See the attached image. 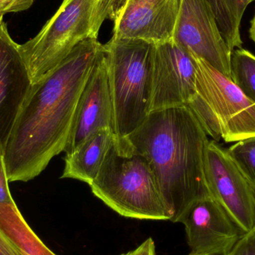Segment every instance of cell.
<instances>
[{
	"mask_svg": "<svg viewBox=\"0 0 255 255\" xmlns=\"http://www.w3.org/2000/svg\"><path fill=\"white\" fill-rule=\"evenodd\" d=\"M191 55L196 65V94L187 106L207 134L226 142L255 136V103L231 78Z\"/></svg>",
	"mask_w": 255,
	"mask_h": 255,
	"instance_id": "8992f818",
	"label": "cell"
},
{
	"mask_svg": "<svg viewBox=\"0 0 255 255\" xmlns=\"http://www.w3.org/2000/svg\"><path fill=\"white\" fill-rule=\"evenodd\" d=\"M89 186L94 196L123 217L171 220L149 163L127 138L115 136L98 175Z\"/></svg>",
	"mask_w": 255,
	"mask_h": 255,
	"instance_id": "3957f363",
	"label": "cell"
},
{
	"mask_svg": "<svg viewBox=\"0 0 255 255\" xmlns=\"http://www.w3.org/2000/svg\"><path fill=\"white\" fill-rule=\"evenodd\" d=\"M103 48L98 39L84 40L31 85L4 146L9 181L33 179L64 151L79 98Z\"/></svg>",
	"mask_w": 255,
	"mask_h": 255,
	"instance_id": "6da1fadb",
	"label": "cell"
},
{
	"mask_svg": "<svg viewBox=\"0 0 255 255\" xmlns=\"http://www.w3.org/2000/svg\"><path fill=\"white\" fill-rule=\"evenodd\" d=\"M228 255H255V227L245 234Z\"/></svg>",
	"mask_w": 255,
	"mask_h": 255,
	"instance_id": "ffe728a7",
	"label": "cell"
},
{
	"mask_svg": "<svg viewBox=\"0 0 255 255\" xmlns=\"http://www.w3.org/2000/svg\"><path fill=\"white\" fill-rule=\"evenodd\" d=\"M230 52L243 48L241 25L247 7L240 0H208Z\"/></svg>",
	"mask_w": 255,
	"mask_h": 255,
	"instance_id": "2e32d148",
	"label": "cell"
},
{
	"mask_svg": "<svg viewBox=\"0 0 255 255\" xmlns=\"http://www.w3.org/2000/svg\"></svg>",
	"mask_w": 255,
	"mask_h": 255,
	"instance_id": "f1b7e54d",
	"label": "cell"
},
{
	"mask_svg": "<svg viewBox=\"0 0 255 255\" xmlns=\"http://www.w3.org/2000/svg\"><path fill=\"white\" fill-rule=\"evenodd\" d=\"M0 255H21L7 235L0 229Z\"/></svg>",
	"mask_w": 255,
	"mask_h": 255,
	"instance_id": "7402d4cb",
	"label": "cell"
},
{
	"mask_svg": "<svg viewBox=\"0 0 255 255\" xmlns=\"http://www.w3.org/2000/svg\"><path fill=\"white\" fill-rule=\"evenodd\" d=\"M125 138L149 163L170 221L178 223L193 202L211 195L204 172L210 139L187 106L151 112Z\"/></svg>",
	"mask_w": 255,
	"mask_h": 255,
	"instance_id": "7a4b0ae2",
	"label": "cell"
},
{
	"mask_svg": "<svg viewBox=\"0 0 255 255\" xmlns=\"http://www.w3.org/2000/svg\"><path fill=\"white\" fill-rule=\"evenodd\" d=\"M103 128L113 130V106L104 48L81 94L64 152H73L89 135Z\"/></svg>",
	"mask_w": 255,
	"mask_h": 255,
	"instance_id": "7c38bea8",
	"label": "cell"
},
{
	"mask_svg": "<svg viewBox=\"0 0 255 255\" xmlns=\"http://www.w3.org/2000/svg\"><path fill=\"white\" fill-rule=\"evenodd\" d=\"M204 172L208 191L247 232L255 226V182L229 148L209 140Z\"/></svg>",
	"mask_w": 255,
	"mask_h": 255,
	"instance_id": "52a82bcc",
	"label": "cell"
},
{
	"mask_svg": "<svg viewBox=\"0 0 255 255\" xmlns=\"http://www.w3.org/2000/svg\"><path fill=\"white\" fill-rule=\"evenodd\" d=\"M114 140L112 129H100L91 133L73 152L66 154L61 178L79 180L90 185L98 175Z\"/></svg>",
	"mask_w": 255,
	"mask_h": 255,
	"instance_id": "5bb4252c",
	"label": "cell"
},
{
	"mask_svg": "<svg viewBox=\"0 0 255 255\" xmlns=\"http://www.w3.org/2000/svg\"><path fill=\"white\" fill-rule=\"evenodd\" d=\"M250 38L253 40V41L254 42L255 44V13L251 21V26H250Z\"/></svg>",
	"mask_w": 255,
	"mask_h": 255,
	"instance_id": "d4e9b609",
	"label": "cell"
},
{
	"mask_svg": "<svg viewBox=\"0 0 255 255\" xmlns=\"http://www.w3.org/2000/svg\"><path fill=\"white\" fill-rule=\"evenodd\" d=\"M172 39L231 78L232 52L208 0H181Z\"/></svg>",
	"mask_w": 255,
	"mask_h": 255,
	"instance_id": "9c48e42d",
	"label": "cell"
},
{
	"mask_svg": "<svg viewBox=\"0 0 255 255\" xmlns=\"http://www.w3.org/2000/svg\"><path fill=\"white\" fill-rule=\"evenodd\" d=\"M154 44L112 37L104 44L113 106V132L123 139L150 114Z\"/></svg>",
	"mask_w": 255,
	"mask_h": 255,
	"instance_id": "277c9868",
	"label": "cell"
},
{
	"mask_svg": "<svg viewBox=\"0 0 255 255\" xmlns=\"http://www.w3.org/2000/svg\"><path fill=\"white\" fill-rule=\"evenodd\" d=\"M196 94V65L191 53L173 39L154 44L150 112L187 106Z\"/></svg>",
	"mask_w": 255,
	"mask_h": 255,
	"instance_id": "ba28073f",
	"label": "cell"
},
{
	"mask_svg": "<svg viewBox=\"0 0 255 255\" xmlns=\"http://www.w3.org/2000/svg\"><path fill=\"white\" fill-rule=\"evenodd\" d=\"M34 0H0V13H18L28 10Z\"/></svg>",
	"mask_w": 255,
	"mask_h": 255,
	"instance_id": "44dd1931",
	"label": "cell"
},
{
	"mask_svg": "<svg viewBox=\"0 0 255 255\" xmlns=\"http://www.w3.org/2000/svg\"><path fill=\"white\" fill-rule=\"evenodd\" d=\"M231 79L255 103V55L253 52L244 48L233 51Z\"/></svg>",
	"mask_w": 255,
	"mask_h": 255,
	"instance_id": "e0dca14e",
	"label": "cell"
},
{
	"mask_svg": "<svg viewBox=\"0 0 255 255\" xmlns=\"http://www.w3.org/2000/svg\"><path fill=\"white\" fill-rule=\"evenodd\" d=\"M121 255H156L154 241L152 238H148L134 250Z\"/></svg>",
	"mask_w": 255,
	"mask_h": 255,
	"instance_id": "603a6c76",
	"label": "cell"
},
{
	"mask_svg": "<svg viewBox=\"0 0 255 255\" xmlns=\"http://www.w3.org/2000/svg\"><path fill=\"white\" fill-rule=\"evenodd\" d=\"M0 229L21 255H56L31 230L15 203L0 205Z\"/></svg>",
	"mask_w": 255,
	"mask_h": 255,
	"instance_id": "9a60e30c",
	"label": "cell"
},
{
	"mask_svg": "<svg viewBox=\"0 0 255 255\" xmlns=\"http://www.w3.org/2000/svg\"><path fill=\"white\" fill-rule=\"evenodd\" d=\"M106 19L103 0H64L35 37L19 44L32 84L58 67L79 43L98 39Z\"/></svg>",
	"mask_w": 255,
	"mask_h": 255,
	"instance_id": "5b68a950",
	"label": "cell"
},
{
	"mask_svg": "<svg viewBox=\"0 0 255 255\" xmlns=\"http://www.w3.org/2000/svg\"><path fill=\"white\" fill-rule=\"evenodd\" d=\"M178 223L194 254L228 255L247 233L211 195L193 202Z\"/></svg>",
	"mask_w": 255,
	"mask_h": 255,
	"instance_id": "30bf717a",
	"label": "cell"
},
{
	"mask_svg": "<svg viewBox=\"0 0 255 255\" xmlns=\"http://www.w3.org/2000/svg\"><path fill=\"white\" fill-rule=\"evenodd\" d=\"M4 16V15L1 14V13H0V17H1V16Z\"/></svg>",
	"mask_w": 255,
	"mask_h": 255,
	"instance_id": "83f0119b",
	"label": "cell"
},
{
	"mask_svg": "<svg viewBox=\"0 0 255 255\" xmlns=\"http://www.w3.org/2000/svg\"><path fill=\"white\" fill-rule=\"evenodd\" d=\"M181 0H124L116 10L112 37L153 44L173 38Z\"/></svg>",
	"mask_w": 255,
	"mask_h": 255,
	"instance_id": "8fae6325",
	"label": "cell"
},
{
	"mask_svg": "<svg viewBox=\"0 0 255 255\" xmlns=\"http://www.w3.org/2000/svg\"><path fill=\"white\" fill-rule=\"evenodd\" d=\"M229 150L255 182V136L235 142Z\"/></svg>",
	"mask_w": 255,
	"mask_h": 255,
	"instance_id": "ac0fdd59",
	"label": "cell"
},
{
	"mask_svg": "<svg viewBox=\"0 0 255 255\" xmlns=\"http://www.w3.org/2000/svg\"><path fill=\"white\" fill-rule=\"evenodd\" d=\"M4 148L0 142V205L14 203L8 188L9 181L4 162Z\"/></svg>",
	"mask_w": 255,
	"mask_h": 255,
	"instance_id": "d6986e66",
	"label": "cell"
},
{
	"mask_svg": "<svg viewBox=\"0 0 255 255\" xmlns=\"http://www.w3.org/2000/svg\"><path fill=\"white\" fill-rule=\"evenodd\" d=\"M240 1L244 4V5L246 7H247V6H248L250 3L255 1V0H240Z\"/></svg>",
	"mask_w": 255,
	"mask_h": 255,
	"instance_id": "484cf974",
	"label": "cell"
},
{
	"mask_svg": "<svg viewBox=\"0 0 255 255\" xmlns=\"http://www.w3.org/2000/svg\"><path fill=\"white\" fill-rule=\"evenodd\" d=\"M32 82L19 44L0 17V142L5 146Z\"/></svg>",
	"mask_w": 255,
	"mask_h": 255,
	"instance_id": "4fadbf2b",
	"label": "cell"
},
{
	"mask_svg": "<svg viewBox=\"0 0 255 255\" xmlns=\"http://www.w3.org/2000/svg\"><path fill=\"white\" fill-rule=\"evenodd\" d=\"M199 255V254H194V253H190V255Z\"/></svg>",
	"mask_w": 255,
	"mask_h": 255,
	"instance_id": "4316f807",
	"label": "cell"
},
{
	"mask_svg": "<svg viewBox=\"0 0 255 255\" xmlns=\"http://www.w3.org/2000/svg\"><path fill=\"white\" fill-rule=\"evenodd\" d=\"M105 8L109 14V19L113 18L116 10L124 2V0H103Z\"/></svg>",
	"mask_w": 255,
	"mask_h": 255,
	"instance_id": "cb8c5ba5",
	"label": "cell"
}]
</instances>
